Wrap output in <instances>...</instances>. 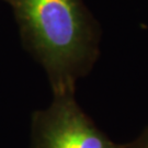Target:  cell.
<instances>
[{
  "mask_svg": "<svg viewBox=\"0 0 148 148\" xmlns=\"http://www.w3.org/2000/svg\"><path fill=\"white\" fill-rule=\"evenodd\" d=\"M54 95L74 92L98 56L99 33L82 0H5Z\"/></svg>",
  "mask_w": 148,
  "mask_h": 148,
  "instance_id": "6da1fadb",
  "label": "cell"
},
{
  "mask_svg": "<svg viewBox=\"0 0 148 148\" xmlns=\"http://www.w3.org/2000/svg\"><path fill=\"white\" fill-rule=\"evenodd\" d=\"M32 148H119L75 100L74 92L54 95L51 106L32 117Z\"/></svg>",
  "mask_w": 148,
  "mask_h": 148,
  "instance_id": "7a4b0ae2",
  "label": "cell"
},
{
  "mask_svg": "<svg viewBox=\"0 0 148 148\" xmlns=\"http://www.w3.org/2000/svg\"><path fill=\"white\" fill-rule=\"evenodd\" d=\"M119 148H148V126L136 139L131 143L119 145Z\"/></svg>",
  "mask_w": 148,
  "mask_h": 148,
  "instance_id": "3957f363",
  "label": "cell"
}]
</instances>
